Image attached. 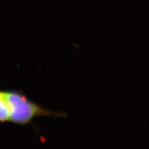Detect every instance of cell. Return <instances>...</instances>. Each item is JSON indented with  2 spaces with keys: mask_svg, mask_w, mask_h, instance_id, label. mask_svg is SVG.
<instances>
[{
  "mask_svg": "<svg viewBox=\"0 0 149 149\" xmlns=\"http://www.w3.org/2000/svg\"><path fill=\"white\" fill-rule=\"evenodd\" d=\"M10 109L5 92L0 91V122L9 120Z\"/></svg>",
  "mask_w": 149,
  "mask_h": 149,
  "instance_id": "2",
  "label": "cell"
},
{
  "mask_svg": "<svg viewBox=\"0 0 149 149\" xmlns=\"http://www.w3.org/2000/svg\"><path fill=\"white\" fill-rule=\"evenodd\" d=\"M6 99L10 109L9 120L12 122L26 124L33 118L38 116L65 117V114L60 112H53L44 108L28 100L19 92L6 91Z\"/></svg>",
  "mask_w": 149,
  "mask_h": 149,
  "instance_id": "1",
  "label": "cell"
}]
</instances>
